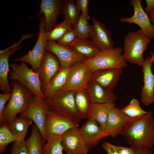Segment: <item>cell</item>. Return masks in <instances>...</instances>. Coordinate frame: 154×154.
Wrapping results in <instances>:
<instances>
[{"label":"cell","mask_w":154,"mask_h":154,"mask_svg":"<svg viewBox=\"0 0 154 154\" xmlns=\"http://www.w3.org/2000/svg\"><path fill=\"white\" fill-rule=\"evenodd\" d=\"M121 135L131 147L151 148L154 145V117L152 112L149 111L138 117Z\"/></svg>","instance_id":"6da1fadb"},{"label":"cell","mask_w":154,"mask_h":154,"mask_svg":"<svg viewBox=\"0 0 154 154\" xmlns=\"http://www.w3.org/2000/svg\"><path fill=\"white\" fill-rule=\"evenodd\" d=\"M12 95L3 112V116L8 125L17 118V115L27 110L35 98L29 89L17 81L10 83Z\"/></svg>","instance_id":"7a4b0ae2"},{"label":"cell","mask_w":154,"mask_h":154,"mask_svg":"<svg viewBox=\"0 0 154 154\" xmlns=\"http://www.w3.org/2000/svg\"><path fill=\"white\" fill-rule=\"evenodd\" d=\"M151 39L141 29L127 33L124 38L123 49L126 62L142 66L144 61V53Z\"/></svg>","instance_id":"3957f363"},{"label":"cell","mask_w":154,"mask_h":154,"mask_svg":"<svg viewBox=\"0 0 154 154\" xmlns=\"http://www.w3.org/2000/svg\"><path fill=\"white\" fill-rule=\"evenodd\" d=\"M9 67V80L17 81L31 90L35 97L44 100L38 75L32 68H29L25 62H22L19 64L10 63Z\"/></svg>","instance_id":"277c9868"},{"label":"cell","mask_w":154,"mask_h":154,"mask_svg":"<svg viewBox=\"0 0 154 154\" xmlns=\"http://www.w3.org/2000/svg\"><path fill=\"white\" fill-rule=\"evenodd\" d=\"M74 92L61 90L44 100L50 110L79 123L82 119L75 106Z\"/></svg>","instance_id":"5b68a950"},{"label":"cell","mask_w":154,"mask_h":154,"mask_svg":"<svg viewBox=\"0 0 154 154\" xmlns=\"http://www.w3.org/2000/svg\"><path fill=\"white\" fill-rule=\"evenodd\" d=\"M122 48L117 47L112 49L101 51L94 58L84 62L92 72L111 68L123 69L127 64L123 54Z\"/></svg>","instance_id":"8992f818"},{"label":"cell","mask_w":154,"mask_h":154,"mask_svg":"<svg viewBox=\"0 0 154 154\" xmlns=\"http://www.w3.org/2000/svg\"><path fill=\"white\" fill-rule=\"evenodd\" d=\"M92 72L84 61L74 63L71 66L62 90L75 92L86 89L92 80Z\"/></svg>","instance_id":"52a82bcc"},{"label":"cell","mask_w":154,"mask_h":154,"mask_svg":"<svg viewBox=\"0 0 154 154\" xmlns=\"http://www.w3.org/2000/svg\"><path fill=\"white\" fill-rule=\"evenodd\" d=\"M45 26L44 17L43 15L40 18L38 39L33 48L25 55L14 59L15 61H21L29 64L36 72L41 62L46 45L48 40L45 36Z\"/></svg>","instance_id":"ba28073f"},{"label":"cell","mask_w":154,"mask_h":154,"mask_svg":"<svg viewBox=\"0 0 154 154\" xmlns=\"http://www.w3.org/2000/svg\"><path fill=\"white\" fill-rule=\"evenodd\" d=\"M50 110L45 101L35 97L28 108L19 116L28 118L34 121L41 135L44 143L47 141L45 128L48 113Z\"/></svg>","instance_id":"9c48e42d"},{"label":"cell","mask_w":154,"mask_h":154,"mask_svg":"<svg viewBox=\"0 0 154 154\" xmlns=\"http://www.w3.org/2000/svg\"><path fill=\"white\" fill-rule=\"evenodd\" d=\"M60 62L56 56L45 49L41 62L36 72L42 93L45 92L50 80L60 69Z\"/></svg>","instance_id":"30bf717a"},{"label":"cell","mask_w":154,"mask_h":154,"mask_svg":"<svg viewBox=\"0 0 154 154\" xmlns=\"http://www.w3.org/2000/svg\"><path fill=\"white\" fill-rule=\"evenodd\" d=\"M130 4L133 8L134 14L130 17H121L120 19L121 23L129 24H134L140 27L141 30L151 39L154 38V29L149 17L142 5L141 0H131Z\"/></svg>","instance_id":"8fae6325"},{"label":"cell","mask_w":154,"mask_h":154,"mask_svg":"<svg viewBox=\"0 0 154 154\" xmlns=\"http://www.w3.org/2000/svg\"><path fill=\"white\" fill-rule=\"evenodd\" d=\"M61 144L66 154H87L89 150L78 127L62 134Z\"/></svg>","instance_id":"7c38bea8"},{"label":"cell","mask_w":154,"mask_h":154,"mask_svg":"<svg viewBox=\"0 0 154 154\" xmlns=\"http://www.w3.org/2000/svg\"><path fill=\"white\" fill-rule=\"evenodd\" d=\"M79 123L50 110L47 117L45 131L47 139L52 135H62L71 129L78 127Z\"/></svg>","instance_id":"4fadbf2b"},{"label":"cell","mask_w":154,"mask_h":154,"mask_svg":"<svg viewBox=\"0 0 154 154\" xmlns=\"http://www.w3.org/2000/svg\"><path fill=\"white\" fill-rule=\"evenodd\" d=\"M45 48L52 53L58 59L61 65L60 69L69 67L75 62L86 60L70 48L60 45L53 41L48 40Z\"/></svg>","instance_id":"5bb4252c"},{"label":"cell","mask_w":154,"mask_h":154,"mask_svg":"<svg viewBox=\"0 0 154 154\" xmlns=\"http://www.w3.org/2000/svg\"><path fill=\"white\" fill-rule=\"evenodd\" d=\"M138 117H129L122 112L120 110L115 107L110 113L105 131L108 136L115 137L118 135H121L127 126Z\"/></svg>","instance_id":"9a60e30c"},{"label":"cell","mask_w":154,"mask_h":154,"mask_svg":"<svg viewBox=\"0 0 154 154\" xmlns=\"http://www.w3.org/2000/svg\"><path fill=\"white\" fill-rule=\"evenodd\" d=\"M92 30L91 40L100 51L114 48L111 34L105 25L95 17H92Z\"/></svg>","instance_id":"2e32d148"},{"label":"cell","mask_w":154,"mask_h":154,"mask_svg":"<svg viewBox=\"0 0 154 154\" xmlns=\"http://www.w3.org/2000/svg\"><path fill=\"white\" fill-rule=\"evenodd\" d=\"M152 63L151 56H147L142 66L144 84L141 90V101L146 106L154 102V75L151 70Z\"/></svg>","instance_id":"e0dca14e"},{"label":"cell","mask_w":154,"mask_h":154,"mask_svg":"<svg viewBox=\"0 0 154 154\" xmlns=\"http://www.w3.org/2000/svg\"><path fill=\"white\" fill-rule=\"evenodd\" d=\"M62 1L61 0H41L38 15H44L46 32L51 30L56 25L58 15L62 14Z\"/></svg>","instance_id":"ac0fdd59"},{"label":"cell","mask_w":154,"mask_h":154,"mask_svg":"<svg viewBox=\"0 0 154 154\" xmlns=\"http://www.w3.org/2000/svg\"><path fill=\"white\" fill-rule=\"evenodd\" d=\"M80 129L89 149L96 146L101 139L108 136L97 122L92 118L88 119Z\"/></svg>","instance_id":"d6986e66"},{"label":"cell","mask_w":154,"mask_h":154,"mask_svg":"<svg viewBox=\"0 0 154 154\" xmlns=\"http://www.w3.org/2000/svg\"><path fill=\"white\" fill-rule=\"evenodd\" d=\"M123 74L121 68L101 70L92 73V79L107 89L113 91Z\"/></svg>","instance_id":"ffe728a7"},{"label":"cell","mask_w":154,"mask_h":154,"mask_svg":"<svg viewBox=\"0 0 154 154\" xmlns=\"http://www.w3.org/2000/svg\"><path fill=\"white\" fill-rule=\"evenodd\" d=\"M86 89L92 103H114L117 98L113 91L107 89L92 79Z\"/></svg>","instance_id":"44dd1931"},{"label":"cell","mask_w":154,"mask_h":154,"mask_svg":"<svg viewBox=\"0 0 154 154\" xmlns=\"http://www.w3.org/2000/svg\"><path fill=\"white\" fill-rule=\"evenodd\" d=\"M115 107L114 103H92L88 111L87 118H92L95 120L105 131L110 113Z\"/></svg>","instance_id":"7402d4cb"},{"label":"cell","mask_w":154,"mask_h":154,"mask_svg":"<svg viewBox=\"0 0 154 154\" xmlns=\"http://www.w3.org/2000/svg\"><path fill=\"white\" fill-rule=\"evenodd\" d=\"M21 48V47L18 46L10 48L4 53L0 54V88L3 93H11L12 91L8 78L10 70L9 58Z\"/></svg>","instance_id":"603a6c76"},{"label":"cell","mask_w":154,"mask_h":154,"mask_svg":"<svg viewBox=\"0 0 154 154\" xmlns=\"http://www.w3.org/2000/svg\"><path fill=\"white\" fill-rule=\"evenodd\" d=\"M71 66L60 69L51 79L46 91L43 93L44 100L49 99L62 90L66 83Z\"/></svg>","instance_id":"cb8c5ba5"},{"label":"cell","mask_w":154,"mask_h":154,"mask_svg":"<svg viewBox=\"0 0 154 154\" xmlns=\"http://www.w3.org/2000/svg\"><path fill=\"white\" fill-rule=\"evenodd\" d=\"M70 48L86 60L94 58L101 51L91 40L78 38Z\"/></svg>","instance_id":"d4e9b609"},{"label":"cell","mask_w":154,"mask_h":154,"mask_svg":"<svg viewBox=\"0 0 154 154\" xmlns=\"http://www.w3.org/2000/svg\"><path fill=\"white\" fill-rule=\"evenodd\" d=\"M74 100L76 107L82 118H87L92 103L86 90L75 92Z\"/></svg>","instance_id":"484cf974"},{"label":"cell","mask_w":154,"mask_h":154,"mask_svg":"<svg viewBox=\"0 0 154 154\" xmlns=\"http://www.w3.org/2000/svg\"><path fill=\"white\" fill-rule=\"evenodd\" d=\"M26 141L29 154H42L44 144L39 130L35 123L32 127L30 137Z\"/></svg>","instance_id":"4316f807"},{"label":"cell","mask_w":154,"mask_h":154,"mask_svg":"<svg viewBox=\"0 0 154 154\" xmlns=\"http://www.w3.org/2000/svg\"><path fill=\"white\" fill-rule=\"evenodd\" d=\"M62 9L64 20L75 27L80 11L76 2L73 0H62Z\"/></svg>","instance_id":"83f0119b"},{"label":"cell","mask_w":154,"mask_h":154,"mask_svg":"<svg viewBox=\"0 0 154 154\" xmlns=\"http://www.w3.org/2000/svg\"><path fill=\"white\" fill-rule=\"evenodd\" d=\"M33 121L28 118L19 116L8 126L10 130L20 140H24L29 126Z\"/></svg>","instance_id":"f1b7e54d"},{"label":"cell","mask_w":154,"mask_h":154,"mask_svg":"<svg viewBox=\"0 0 154 154\" xmlns=\"http://www.w3.org/2000/svg\"><path fill=\"white\" fill-rule=\"evenodd\" d=\"M62 140V135H54L48 137L43 147L42 154H64Z\"/></svg>","instance_id":"f546056e"},{"label":"cell","mask_w":154,"mask_h":154,"mask_svg":"<svg viewBox=\"0 0 154 154\" xmlns=\"http://www.w3.org/2000/svg\"><path fill=\"white\" fill-rule=\"evenodd\" d=\"M20 140L10 130L6 122L0 127V154L5 150L7 145L11 142Z\"/></svg>","instance_id":"4dcf8cb0"},{"label":"cell","mask_w":154,"mask_h":154,"mask_svg":"<svg viewBox=\"0 0 154 154\" xmlns=\"http://www.w3.org/2000/svg\"><path fill=\"white\" fill-rule=\"evenodd\" d=\"M72 25L66 20L56 25L50 31L45 32V36L48 40L57 41L61 38L70 29Z\"/></svg>","instance_id":"1f68e13d"},{"label":"cell","mask_w":154,"mask_h":154,"mask_svg":"<svg viewBox=\"0 0 154 154\" xmlns=\"http://www.w3.org/2000/svg\"><path fill=\"white\" fill-rule=\"evenodd\" d=\"M78 38L88 39L90 38L92 33V26L82 14L80 15L75 26Z\"/></svg>","instance_id":"d6a6232c"},{"label":"cell","mask_w":154,"mask_h":154,"mask_svg":"<svg viewBox=\"0 0 154 154\" xmlns=\"http://www.w3.org/2000/svg\"><path fill=\"white\" fill-rule=\"evenodd\" d=\"M120 110L129 117L133 118L142 116L147 112L141 107L138 101L134 98L132 99L129 104Z\"/></svg>","instance_id":"836d02e7"},{"label":"cell","mask_w":154,"mask_h":154,"mask_svg":"<svg viewBox=\"0 0 154 154\" xmlns=\"http://www.w3.org/2000/svg\"><path fill=\"white\" fill-rule=\"evenodd\" d=\"M78 38L74 27L69 30L56 42L62 46L70 48L75 43Z\"/></svg>","instance_id":"e575fe53"},{"label":"cell","mask_w":154,"mask_h":154,"mask_svg":"<svg viewBox=\"0 0 154 154\" xmlns=\"http://www.w3.org/2000/svg\"><path fill=\"white\" fill-rule=\"evenodd\" d=\"M10 154H29L26 141L18 140L14 141L11 149Z\"/></svg>","instance_id":"d590c367"},{"label":"cell","mask_w":154,"mask_h":154,"mask_svg":"<svg viewBox=\"0 0 154 154\" xmlns=\"http://www.w3.org/2000/svg\"><path fill=\"white\" fill-rule=\"evenodd\" d=\"M12 92L8 93L0 94V124L1 125L6 122L3 116V112L7 102L10 99Z\"/></svg>","instance_id":"8d00e7d4"},{"label":"cell","mask_w":154,"mask_h":154,"mask_svg":"<svg viewBox=\"0 0 154 154\" xmlns=\"http://www.w3.org/2000/svg\"><path fill=\"white\" fill-rule=\"evenodd\" d=\"M89 0H76V2L82 11V15L88 20L90 17L88 12V7L89 3Z\"/></svg>","instance_id":"74e56055"},{"label":"cell","mask_w":154,"mask_h":154,"mask_svg":"<svg viewBox=\"0 0 154 154\" xmlns=\"http://www.w3.org/2000/svg\"><path fill=\"white\" fill-rule=\"evenodd\" d=\"M114 147L119 154H136V149L113 145Z\"/></svg>","instance_id":"f35d334b"},{"label":"cell","mask_w":154,"mask_h":154,"mask_svg":"<svg viewBox=\"0 0 154 154\" xmlns=\"http://www.w3.org/2000/svg\"><path fill=\"white\" fill-rule=\"evenodd\" d=\"M102 146L108 154H119L114 147L113 145L109 142H104Z\"/></svg>","instance_id":"ab89813d"},{"label":"cell","mask_w":154,"mask_h":154,"mask_svg":"<svg viewBox=\"0 0 154 154\" xmlns=\"http://www.w3.org/2000/svg\"><path fill=\"white\" fill-rule=\"evenodd\" d=\"M147 6L144 10L147 14H149L151 12L154 7V0H146Z\"/></svg>","instance_id":"60d3db41"},{"label":"cell","mask_w":154,"mask_h":154,"mask_svg":"<svg viewBox=\"0 0 154 154\" xmlns=\"http://www.w3.org/2000/svg\"><path fill=\"white\" fill-rule=\"evenodd\" d=\"M150 149L146 147H142L136 149V154H153Z\"/></svg>","instance_id":"b9f144b4"},{"label":"cell","mask_w":154,"mask_h":154,"mask_svg":"<svg viewBox=\"0 0 154 154\" xmlns=\"http://www.w3.org/2000/svg\"><path fill=\"white\" fill-rule=\"evenodd\" d=\"M149 17L150 21L153 26L154 29V7L151 12L149 14Z\"/></svg>","instance_id":"7bdbcfd3"},{"label":"cell","mask_w":154,"mask_h":154,"mask_svg":"<svg viewBox=\"0 0 154 154\" xmlns=\"http://www.w3.org/2000/svg\"><path fill=\"white\" fill-rule=\"evenodd\" d=\"M152 55L151 56V60L152 62H154V52L152 54Z\"/></svg>","instance_id":"ee69618b"}]
</instances>
